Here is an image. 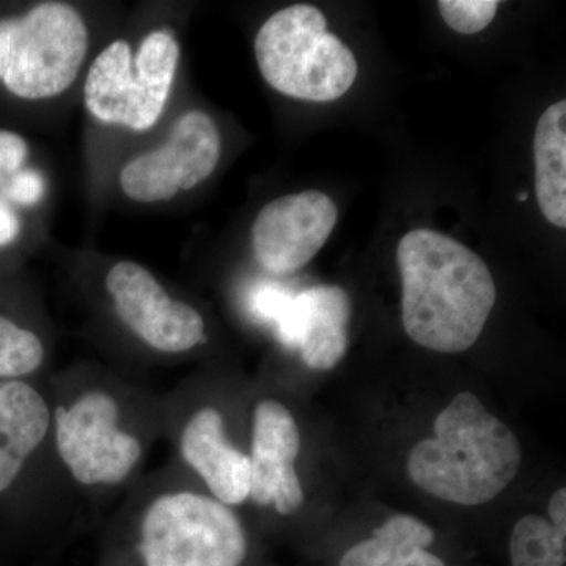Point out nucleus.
I'll use <instances>...</instances> for the list:
<instances>
[{
	"label": "nucleus",
	"instance_id": "nucleus-1",
	"mask_svg": "<svg viewBox=\"0 0 566 566\" xmlns=\"http://www.w3.org/2000/svg\"><path fill=\"white\" fill-rule=\"evenodd\" d=\"M55 457L80 510L102 515L145 474L163 441V392L112 365L76 363L48 379Z\"/></svg>",
	"mask_w": 566,
	"mask_h": 566
},
{
	"label": "nucleus",
	"instance_id": "nucleus-2",
	"mask_svg": "<svg viewBox=\"0 0 566 566\" xmlns=\"http://www.w3.org/2000/svg\"><path fill=\"white\" fill-rule=\"evenodd\" d=\"M104 542V566H244L251 554L237 510L170 460L123 494Z\"/></svg>",
	"mask_w": 566,
	"mask_h": 566
},
{
	"label": "nucleus",
	"instance_id": "nucleus-3",
	"mask_svg": "<svg viewBox=\"0 0 566 566\" xmlns=\"http://www.w3.org/2000/svg\"><path fill=\"white\" fill-rule=\"evenodd\" d=\"M397 263L408 337L436 353L472 348L497 297L486 263L453 238L428 229L401 238Z\"/></svg>",
	"mask_w": 566,
	"mask_h": 566
},
{
	"label": "nucleus",
	"instance_id": "nucleus-4",
	"mask_svg": "<svg viewBox=\"0 0 566 566\" xmlns=\"http://www.w3.org/2000/svg\"><path fill=\"white\" fill-rule=\"evenodd\" d=\"M96 283V316L109 327L118 370L139 378L142 368L181 365L210 345L203 312L144 264L117 260Z\"/></svg>",
	"mask_w": 566,
	"mask_h": 566
},
{
	"label": "nucleus",
	"instance_id": "nucleus-5",
	"mask_svg": "<svg viewBox=\"0 0 566 566\" xmlns=\"http://www.w3.org/2000/svg\"><path fill=\"white\" fill-rule=\"evenodd\" d=\"M516 434L479 397L461 392L434 420V436L415 446L408 474L420 490L452 504L475 506L497 497L520 472Z\"/></svg>",
	"mask_w": 566,
	"mask_h": 566
},
{
	"label": "nucleus",
	"instance_id": "nucleus-6",
	"mask_svg": "<svg viewBox=\"0 0 566 566\" xmlns=\"http://www.w3.org/2000/svg\"><path fill=\"white\" fill-rule=\"evenodd\" d=\"M48 379L0 382V504L54 531L81 510L52 444Z\"/></svg>",
	"mask_w": 566,
	"mask_h": 566
},
{
	"label": "nucleus",
	"instance_id": "nucleus-7",
	"mask_svg": "<svg viewBox=\"0 0 566 566\" xmlns=\"http://www.w3.org/2000/svg\"><path fill=\"white\" fill-rule=\"evenodd\" d=\"M222 386L196 374L163 392V441L172 463L222 504H248L251 491L249 447L233 431V408L223 403Z\"/></svg>",
	"mask_w": 566,
	"mask_h": 566
},
{
	"label": "nucleus",
	"instance_id": "nucleus-8",
	"mask_svg": "<svg viewBox=\"0 0 566 566\" xmlns=\"http://www.w3.org/2000/svg\"><path fill=\"white\" fill-rule=\"evenodd\" d=\"M180 59V41L170 29H155L137 46L111 41L85 74V109L102 125L148 132L166 111Z\"/></svg>",
	"mask_w": 566,
	"mask_h": 566
},
{
	"label": "nucleus",
	"instance_id": "nucleus-9",
	"mask_svg": "<svg viewBox=\"0 0 566 566\" xmlns=\"http://www.w3.org/2000/svg\"><path fill=\"white\" fill-rule=\"evenodd\" d=\"M255 59L275 92L305 102H334L353 87V51L327 32L322 10L290 6L264 21L255 36Z\"/></svg>",
	"mask_w": 566,
	"mask_h": 566
},
{
	"label": "nucleus",
	"instance_id": "nucleus-10",
	"mask_svg": "<svg viewBox=\"0 0 566 566\" xmlns=\"http://www.w3.org/2000/svg\"><path fill=\"white\" fill-rule=\"evenodd\" d=\"M91 48L87 22L66 2H40L0 20V82L25 102L57 98L80 76Z\"/></svg>",
	"mask_w": 566,
	"mask_h": 566
},
{
	"label": "nucleus",
	"instance_id": "nucleus-11",
	"mask_svg": "<svg viewBox=\"0 0 566 566\" xmlns=\"http://www.w3.org/2000/svg\"><path fill=\"white\" fill-rule=\"evenodd\" d=\"M221 150V133L210 115L188 111L175 120L159 147L134 156L122 167L118 182L133 202H169L207 181L218 167Z\"/></svg>",
	"mask_w": 566,
	"mask_h": 566
},
{
	"label": "nucleus",
	"instance_id": "nucleus-12",
	"mask_svg": "<svg viewBox=\"0 0 566 566\" xmlns=\"http://www.w3.org/2000/svg\"><path fill=\"white\" fill-rule=\"evenodd\" d=\"M303 439L300 424L281 398L256 397L249 415V502L279 517L293 516L305 501L297 471Z\"/></svg>",
	"mask_w": 566,
	"mask_h": 566
},
{
	"label": "nucleus",
	"instance_id": "nucleus-13",
	"mask_svg": "<svg viewBox=\"0 0 566 566\" xmlns=\"http://www.w3.org/2000/svg\"><path fill=\"white\" fill-rule=\"evenodd\" d=\"M337 218V207L319 191L290 193L264 205L252 226L256 263L275 275L301 270L322 251Z\"/></svg>",
	"mask_w": 566,
	"mask_h": 566
},
{
	"label": "nucleus",
	"instance_id": "nucleus-14",
	"mask_svg": "<svg viewBox=\"0 0 566 566\" xmlns=\"http://www.w3.org/2000/svg\"><path fill=\"white\" fill-rule=\"evenodd\" d=\"M349 297L340 286L322 285L294 294L275 326L279 340L297 349L314 370H329L348 348Z\"/></svg>",
	"mask_w": 566,
	"mask_h": 566
},
{
	"label": "nucleus",
	"instance_id": "nucleus-15",
	"mask_svg": "<svg viewBox=\"0 0 566 566\" xmlns=\"http://www.w3.org/2000/svg\"><path fill=\"white\" fill-rule=\"evenodd\" d=\"M434 532L423 521L395 515L375 528L374 535L344 554L338 566H446L427 547Z\"/></svg>",
	"mask_w": 566,
	"mask_h": 566
},
{
	"label": "nucleus",
	"instance_id": "nucleus-16",
	"mask_svg": "<svg viewBox=\"0 0 566 566\" xmlns=\"http://www.w3.org/2000/svg\"><path fill=\"white\" fill-rule=\"evenodd\" d=\"M535 192L546 221L566 227V102L547 107L536 123Z\"/></svg>",
	"mask_w": 566,
	"mask_h": 566
},
{
	"label": "nucleus",
	"instance_id": "nucleus-17",
	"mask_svg": "<svg viewBox=\"0 0 566 566\" xmlns=\"http://www.w3.org/2000/svg\"><path fill=\"white\" fill-rule=\"evenodd\" d=\"M52 360L54 342L40 323L0 311V382L48 379Z\"/></svg>",
	"mask_w": 566,
	"mask_h": 566
},
{
	"label": "nucleus",
	"instance_id": "nucleus-18",
	"mask_svg": "<svg viewBox=\"0 0 566 566\" xmlns=\"http://www.w3.org/2000/svg\"><path fill=\"white\" fill-rule=\"evenodd\" d=\"M510 557L512 566H565L566 531L543 516L521 517L510 536Z\"/></svg>",
	"mask_w": 566,
	"mask_h": 566
},
{
	"label": "nucleus",
	"instance_id": "nucleus-19",
	"mask_svg": "<svg viewBox=\"0 0 566 566\" xmlns=\"http://www.w3.org/2000/svg\"><path fill=\"white\" fill-rule=\"evenodd\" d=\"M439 11L450 29L464 35L485 31L497 13L495 0H441Z\"/></svg>",
	"mask_w": 566,
	"mask_h": 566
},
{
	"label": "nucleus",
	"instance_id": "nucleus-20",
	"mask_svg": "<svg viewBox=\"0 0 566 566\" xmlns=\"http://www.w3.org/2000/svg\"><path fill=\"white\" fill-rule=\"evenodd\" d=\"M46 182L39 170L21 169L2 182L3 199L21 207H35L43 200Z\"/></svg>",
	"mask_w": 566,
	"mask_h": 566
},
{
	"label": "nucleus",
	"instance_id": "nucleus-21",
	"mask_svg": "<svg viewBox=\"0 0 566 566\" xmlns=\"http://www.w3.org/2000/svg\"><path fill=\"white\" fill-rule=\"evenodd\" d=\"M294 294L289 290L277 285H262L253 290L251 300H249V308L255 318L262 319L264 323H271L277 326L283 314L292 303Z\"/></svg>",
	"mask_w": 566,
	"mask_h": 566
},
{
	"label": "nucleus",
	"instance_id": "nucleus-22",
	"mask_svg": "<svg viewBox=\"0 0 566 566\" xmlns=\"http://www.w3.org/2000/svg\"><path fill=\"white\" fill-rule=\"evenodd\" d=\"M29 145L20 134L0 129V182H6L14 174L24 169Z\"/></svg>",
	"mask_w": 566,
	"mask_h": 566
},
{
	"label": "nucleus",
	"instance_id": "nucleus-23",
	"mask_svg": "<svg viewBox=\"0 0 566 566\" xmlns=\"http://www.w3.org/2000/svg\"><path fill=\"white\" fill-rule=\"evenodd\" d=\"M21 233V219L9 200L0 196V249L13 244Z\"/></svg>",
	"mask_w": 566,
	"mask_h": 566
},
{
	"label": "nucleus",
	"instance_id": "nucleus-24",
	"mask_svg": "<svg viewBox=\"0 0 566 566\" xmlns=\"http://www.w3.org/2000/svg\"><path fill=\"white\" fill-rule=\"evenodd\" d=\"M547 512H549L551 524L554 527L560 528V531H566V490L565 488H560L556 493L551 497L549 506H547Z\"/></svg>",
	"mask_w": 566,
	"mask_h": 566
}]
</instances>
